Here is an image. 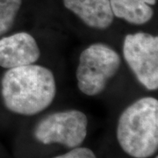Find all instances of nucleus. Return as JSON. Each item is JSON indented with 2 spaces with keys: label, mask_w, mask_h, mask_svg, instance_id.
<instances>
[{
  "label": "nucleus",
  "mask_w": 158,
  "mask_h": 158,
  "mask_svg": "<svg viewBox=\"0 0 158 158\" xmlns=\"http://www.w3.org/2000/svg\"><path fill=\"white\" fill-rule=\"evenodd\" d=\"M155 158H158V157H157V156H156V157H155Z\"/></svg>",
  "instance_id": "obj_11"
},
{
  "label": "nucleus",
  "mask_w": 158,
  "mask_h": 158,
  "mask_svg": "<svg viewBox=\"0 0 158 158\" xmlns=\"http://www.w3.org/2000/svg\"><path fill=\"white\" fill-rule=\"evenodd\" d=\"M120 65L121 58L110 46L105 43L91 44L79 56L76 72L78 89L87 96L100 94L117 74Z\"/></svg>",
  "instance_id": "obj_3"
},
{
  "label": "nucleus",
  "mask_w": 158,
  "mask_h": 158,
  "mask_svg": "<svg viewBox=\"0 0 158 158\" xmlns=\"http://www.w3.org/2000/svg\"><path fill=\"white\" fill-rule=\"evenodd\" d=\"M117 140L134 158H148L158 148V101L152 97L137 99L120 114Z\"/></svg>",
  "instance_id": "obj_2"
},
{
  "label": "nucleus",
  "mask_w": 158,
  "mask_h": 158,
  "mask_svg": "<svg viewBox=\"0 0 158 158\" xmlns=\"http://www.w3.org/2000/svg\"><path fill=\"white\" fill-rule=\"evenodd\" d=\"M40 49L36 40L27 32H19L0 39V67L9 69L34 64Z\"/></svg>",
  "instance_id": "obj_6"
},
{
  "label": "nucleus",
  "mask_w": 158,
  "mask_h": 158,
  "mask_svg": "<svg viewBox=\"0 0 158 158\" xmlns=\"http://www.w3.org/2000/svg\"><path fill=\"white\" fill-rule=\"evenodd\" d=\"M54 158H97L94 152L88 148L77 147L70 151Z\"/></svg>",
  "instance_id": "obj_10"
},
{
  "label": "nucleus",
  "mask_w": 158,
  "mask_h": 158,
  "mask_svg": "<svg viewBox=\"0 0 158 158\" xmlns=\"http://www.w3.org/2000/svg\"><path fill=\"white\" fill-rule=\"evenodd\" d=\"M125 61L137 80L146 89L158 88V38L148 33H135L125 36Z\"/></svg>",
  "instance_id": "obj_5"
},
{
  "label": "nucleus",
  "mask_w": 158,
  "mask_h": 158,
  "mask_svg": "<svg viewBox=\"0 0 158 158\" xmlns=\"http://www.w3.org/2000/svg\"><path fill=\"white\" fill-rule=\"evenodd\" d=\"M1 94L11 113L33 116L46 110L56 95V83L49 69L30 64L9 69L1 81Z\"/></svg>",
  "instance_id": "obj_1"
},
{
  "label": "nucleus",
  "mask_w": 158,
  "mask_h": 158,
  "mask_svg": "<svg viewBox=\"0 0 158 158\" xmlns=\"http://www.w3.org/2000/svg\"><path fill=\"white\" fill-rule=\"evenodd\" d=\"M110 3L114 17L141 26L151 20L154 16L152 6L156 0H110Z\"/></svg>",
  "instance_id": "obj_8"
},
{
  "label": "nucleus",
  "mask_w": 158,
  "mask_h": 158,
  "mask_svg": "<svg viewBox=\"0 0 158 158\" xmlns=\"http://www.w3.org/2000/svg\"><path fill=\"white\" fill-rule=\"evenodd\" d=\"M88 119L78 110H66L46 116L36 125L34 138L42 144H61L69 148L79 147L87 135Z\"/></svg>",
  "instance_id": "obj_4"
},
{
  "label": "nucleus",
  "mask_w": 158,
  "mask_h": 158,
  "mask_svg": "<svg viewBox=\"0 0 158 158\" xmlns=\"http://www.w3.org/2000/svg\"><path fill=\"white\" fill-rule=\"evenodd\" d=\"M64 6L91 28L105 30L113 21L110 0H62Z\"/></svg>",
  "instance_id": "obj_7"
},
{
  "label": "nucleus",
  "mask_w": 158,
  "mask_h": 158,
  "mask_svg": "<svg viewBox=\"0 0 158 158\" xmlns=\"http://www.w3.org/2000/svg\"><path fill=\"white\" fill-rule=\"evenodd\" d=\"M21 6L22 0H0V36L12 27Z\"/></svg>",
  "instance_id": "obj_9"
}]
</instances>
